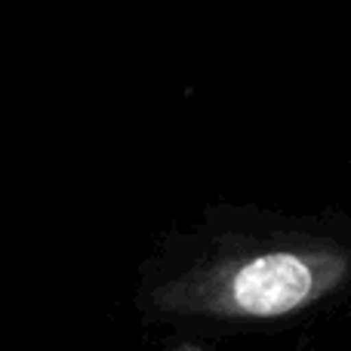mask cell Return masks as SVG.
<instances>
[{"label": "cell", "instance_id": "obj_1", "mask_svg": "<svg viewBox=\"0 0 351 351\" xmlns=\"http://www.w3.org/2000/svg\"><path fill=\"white\" fill-rule=\"evenodd\" d=\"M351 290V234L317 225L268 234L231 231L142 284L154 321L274 324L302 317Z\"/></svg>", "mask_w": 351, "mask_h": 351}]
</instances>
